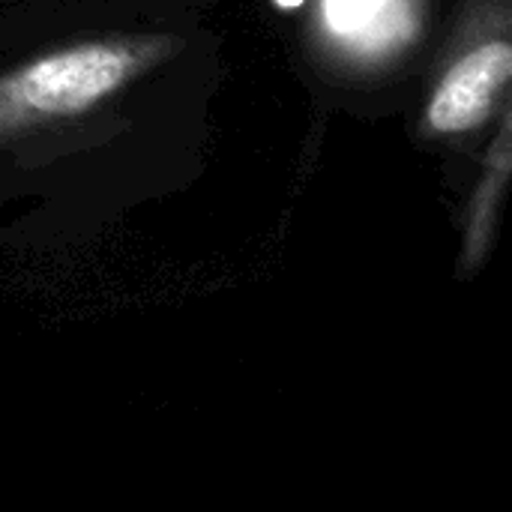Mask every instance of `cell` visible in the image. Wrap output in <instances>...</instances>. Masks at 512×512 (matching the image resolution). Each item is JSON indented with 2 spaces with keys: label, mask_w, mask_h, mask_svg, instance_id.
<instances>
[{
  "label": "cell",
  "mask_w": 512,
  "mask_h": 512,
  "mask_svg": "<svg viewBox=\"0 0 512 512\" xmlns=\"http://www.w3.org/2000/svg\"><path fill=\"white\" fill-rule=\"evenodd\" d=\"M153 54L147 42H78L0 78V135L75 117L114 96Z\"/></svg>",
  "instance_id": "1"
},
{
  "label": "cell",
  "mask_w": 512,
  "mask_h": 512,
  "mask_svg": "<svg viewBox=\"0 0 512 512\" xmlns=\"http://www.w3.org/2000/svg\"><path fill=\"white\" fill-rule=\"evenodd\" d=\"M510 72L512 48L507 33L474 42L441 72L426 105V126L435 135H462L477 129L507 93Z\"/></svg>",
  "instance_id": "2"
},
{
  "label": "cell",
  "mask_w": 512,
  "mask_h": 512,
  "mask_svg": "<svg viewBox=\"0 0 512 512\" xmlns=\"http://www.w3.org/2000/svg\"><path fill=\"white\" fill-rule=\"evenodd\" d=\"M507 162H510V153H504L498 159V171L483 180L480 192H477V210L471 216V228H468V243H465V252L471 258H480L486 252V246L492 243V231H495V222H498V207H501V198H504V186H507Z\"/></svg>",
  "instance_id": "3"
}]
</instances>
